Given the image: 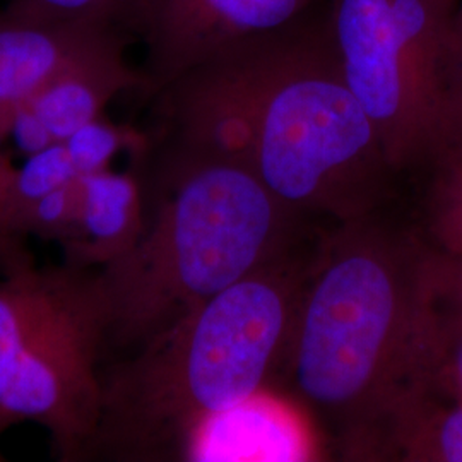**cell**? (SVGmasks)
Masks as SVG:
<instances>
[{"label":"cell","instance_id":"d6986e66","mask_svg":"<svg viewBox=\"0 0 462 462\" xmlns=\"http://www.w3.org/2000/svg\"><path fill=\"white\" fill-rule=\"evenodd\" d=\"M430 280L462 303V257L440 250H427L423 259Z\"/></svg>","mask_w":462,"mask_h":462},{"label":"cell","instance_id":"5b68a950","mask_svg":"<svg viewBox=\"0 0 462 462\" xmlns=\"http://www.w3.org/2000/svg\"><path fill=\"white\" fill-rule=\"evenodd\" d=\"M108 312L98 273L24 267L0 280V404L84 461L103 406Z\"/></svg>","mask_w":462,"mask_h":462},{"label":"cell","instance_id":"44dd1931","mask_svg":"<svg viewBox=\"0 0 462 462\" xmlns=\"http://www.w3.org/2000/svg\"><path fill=\"white\" fill-rule=\"evenodd\" d=\"M17 425L16 420L11 416V414L7 413L4 408H2V404H0V439H2V435L7 431V430L11 429V427H14ZM4 461V456H2V452H0V462Z\"/></svg>","mask_w":462,"mask_h":462},{"label":"cell","instance_id":"9a60e30c","mask_svg":"<svg viewBox=\"0 0 462 462\" xmlns=\"http://www.w3.org/2000/svg\"><path fill=\"white\" fill-rule=\"evenodd\" d=\"M430 198V231L437 250L462 257V151L448 152L433 163Z\"/></svg>","mask_w":462,"mask_h":462},{"label":"cell","instance_id":"4fadbf2b","mask_svg":"<svg viewBox=\"0 0 462 462\" xmlns=\"http://www.w3.org/2000/svg\"><path fill=\"white\" fill-rule=\"evenodd\" d=\"M414 393L462 402V303L430 280L423 261Z\"/></svg>","mask_w":462,"mask_h":462},{"label":"cell","instance_id":"e0dca14e","mask_svg":"<svg viewBox=\"0 0 462 462\" xmlns=\"http://www.w3.org/2000/svg\"><path fill=\"white\" fill-rule=\"evenodd\" d=\"M78 219V179L38 199L26 219V235L66 245Z\"/></svg>","mask_w":462,"mask_h":462},{"label":"cell","instance_id":"30bf717a","mask_svg":"<svg viewBox=\"0 0 462 462\" xmlns=\"http://www.w3.org/2000/svg\"><path fill=\"white\" fill-rule=\"evenodd\" d=\"M144 182L135 170L112 168L78 177V219L66 264L103 267L127 254L146 228Z\"/></svg>","mask_w":462,"mask_h":462},{"label":"cell","instance_id":"3957f363","mask_svg":"<svg viewBox=\"0 0 462 462\" xmlns=\"http://www.w3.org/2000/svg\"><path fill=\"white\" fill-rule=\"evenodd\" d=\"M303 282L282 255L105 364L101 416L84 461H177L202 421L261 394L286 360Z\"/></svg>","mask_w":462,"mask_h":462},{"label":"cell","instance_id":"7c38bea8","mask_svg":"<svg viewBox=\"0 0 462 462\" xmlns=\"http://www.w3.org/2000/svg\"><path fill=\"white\" fill-rule=\"evenodd\" d=\"M353 454L410 462H462V402L411 393L397 401Z\"/></svg>","mask_w":462,"mask_h":462},{"label":"cell","instance_id":"5bb4252c","mask_svg":"<svg viewBox=\"0 0 462 462\" xmlns=\"http://www.w3.org/2000/svg\"><path fill=\"white\" fill-rule=\"evenodd\" d=\"M64 146L76 171L88 175L112 168L114 160L124 151L139 158L148 149L149 137L144 131L116 124L108 116H101L69 135Z\"/></svg>","mask_w":462,"mask_h":462},{"label":"cell","instance_id":"7a4b0ae2","mask_svg":"<svg viewBox=\"0 0 462 462\" xmlns=\"http://www.w3.org/2000/svg\"><path fill=\"white\" fill-rule=\"evenodd\" d=\"M154 204L127 254L98 271L105 364L129 356L209 298L284 254L295 215L247 166L149 141Z\"/></svg>","mask_w":462,"mask_h":462},{"label":"cell","instance_id":"2e32d148","mask_svg":"<svg viewBox=\"0 0 462 462\" xmlns=\"http://www.w3.org/2000/svg\"><path fill=\"white\" fill-rule=\"evenodd\" d=\"M4 11L13 16L45 21L105 23L131 34L133 0H9Z\"/></svg>","mask_w":462,"mask_h":462},{"label":"cell","instance_id":"9c48e42d","mask_svg":"<svg viewBox=\"0 0 462 462\" xmlns=\"http://www.w3.org/2000/svg\"><path fill=\"white\" fill-rule=\"evenodd\" d=\"M131 38H118L91 51L53 78L24 106L49 134L53 144L105 116L122 93H143L144 78L127 59ZM19 108V110H21Z\"/></svg>","mask_w":462,"mask_h":462},{"label":"cell","instance_id":"8992f818","mask_svg":"<svg viewBox=\"0 0 462 462\" xmlns=\"http://www.w3.org/2000/svg\"><path fill=\"white\" fill-rule=\"evenodd\" d=\"M459 0H329L330 32L353 95L394 173L446 151L447 38Z\"/></svg>","mask_w":462,"mask_h":462},{"label":"cell","instance_id":"ac0fdd59","mask_svg":"<svg viewBox=\"0 0 462 462\" xmlns=\"http://www.w3.org/2000/svg\"><path fill=\"white\" fill-rule=\"evenodd\" d=\"M444 84H446V151L442 156H446L448 152L462 151V0H459L456 16L450 26V33L447 38Z\"/></svg>","mask_w":462,"mask_h":462},{"label":"cell","instance_id":"277c9868","mask_svg":"<svg viewBox=\"0 0 462 462\" xmlns=\"http://www.w3.org/2000/svg\"><path fill=\"white\" fill-rule=\"evenodd\" d=\"M423 254L368 216L330 235L305 276L288 372L349 450L416 389Z\"/></svg>","mask_w":462,"mask_h":462},{"label":"cell","instance_id":"6da1fadb","mask_svg":"<svg viewBox=\"0 0 462 462\" xmlns=\"http://www.w3.org/2000/svg\"><path fill=\"white\" fill-rule=\"evenodd\" d=\"M149 101L152 143L238 162L293 213L368 217L396 175L347 86L329 0L231 45Z\"/></svg>","mask_w":462,"mask_h":462},{"label":"cell","instance_id":"ffe728a7","mask_svg":"<svg viewBox=\"0 0 462 462\" xmlns=\"http://www.w3.org/2000/svg\"><path fill=\"white\" fill-rule=\"evenodd\" d=\"M14 168L16 166L13 165L11 160L5 154H2V151H0V192L5 189V185L9 182Z\"/></svg>","mask_w":462,"mask_h":462},{"label":"cell","instance_id":"8fae6325","mask_svg":"<svg viewBox=\"0 0 462 462\" xmlns=\"http://www.w3.org/2000/svg\"><path fill=\"white\" fill-rule=\"evenodd\" d=\"M307 456L300 430L263 393L202 421L177 461H298Z\"/></svg>","mask_w":462,"mask_h":462},{"label":"cell","instance_id":"52a82bcc","mask_svg":"<svg viewBox=\"0 0 462 462\" xmlns=\"http://www.w3.org/2000/svg\"><path fill=\"white\" fill-rule=\"evenodd\" d=\"M320 0H133L129 32L144 47L141 97L202 66L231 45L291 24Z\"/></svg>","mask_w":462,"mask_h":462},{"label":"cell","instance_id":"ba28073f","mask_svg":"<svg viewBox=\"0 0 462 462\" xmlns=\"http://www.w3.org/2000/svg\"><path fill=\"white\" fill-rule=\"evenodd\" d=\"M131 34L95 21H45L0 9V146L21 106L67 67Z\"/></svg>","mask_w":462,"mask_h":462}]
</instances>
